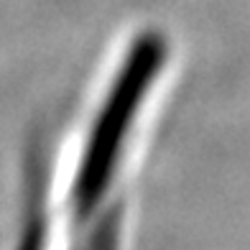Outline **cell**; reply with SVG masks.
I'll list each match as a JSON object with an SVG mask.
<instances>
[{
  "label": "cell",
  "instance_id": "cell-1",
  "mask_svg": "<svg viewBox=\"0 0 250 250\" xmlns=\"http://www.w3.org/2000/svg\"><path fill=\"white\" fill-rule=\"evenodd\" d=\"M166 43L156 33H146L135 41L123 69L102 105L97 123L87 138V148L79 161V171L72 189V209L77 220H87L97 209L102 194L107 191L110 176L115 171L120 146L130 130L153 77L164 66Z\"/></svg>",
  "mask_w": 250,
  "mask_h": 250
}]
</instances>
